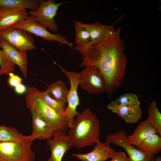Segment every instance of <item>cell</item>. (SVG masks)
<instances>
[{"label": "cell", "instance_id": "obj_7", "mask_svg": "<svg viewBox=\"0 0 161 161\" xmlns=\"http://www.w3.org/2000/svg\"><path fill=\"white\" fill-rule=\"evenodd\" d=\"M58 66L70 81V88L69 90L67 100L68 105L64 112L67 119L69 127L70 128L74 123V117L80 114L76 110L77 106L79 104L77 90L80 82V72L68 71L62 66L58 65Z\"/></svg>", "mask_w": 161, "mask_h": 161}, {"label": "cell", "instance_id": "obj_15", "mask_svg": "<svg viewBox=\"0 0 161 161\" xmlns=\"http://www.w3.org/2000/svg\"><path fill=\"white\" fill-rule=\"evenodd\" d=\"M110 110L117 114L126 122L129 124L137 122L142 115V110L139 101L113 108Z\"/></svg>", "mask_w": 161, "mask_h": 161}, {"label": "cell", "instance_id": "obj_26", "mask_svg": "<svg viewBox=\"0 0 161 161\" xmlns=\"http://www.w3.org/2000/svg\"><path fill=\"white\" fill-rule=\"evenodd\" d=\"M39 94L44 101L49 106L58 111L65 112L66 108L65 103L51 97L46 90L44 92L40 91Z\"/></svg>", "mask_w": 161, "mask_h": 161}, {"label": "cell", "instance_id": "obj_10", "mask_svg": "<svg viewBox=\"0 0 161 161\" xmlns=\"http://www.w3.org/2000/svg\"><path fill=\"white\" fill-rule=\"evenodd\" d=\"M127 134L123 130L106 136L107 141L110 144L120 146L126 151L129 161H149L155 157L154 155L143 152L127 142Z\"/></svg>", "mask_w": 161, "mask_h": 161}, {"label": "cell", "instance_id": "obj_21", "mask_svg": "<svg viewBox=\"0 0 161 161\" xmlns=\"http://www.w3.org/2000/svg\"><path fill=\"white\" fill-rule=\"evenodd\" d=\"M46 90L52 98L65 103L67 102L69 90L66 83L61 81L47 85Z\"/></svg>", "mask_w": 161, "mask_h": 161}, {"label": "cell", "instance_id": "obj_12", "mask_svg": "<svg viewBox=\"0 0 161 161\" xmlns=\"http://www.w3.org/2000/svg\"><path fill=\"white\" fill-rule=\"evenodd\" d=\"M0 48L10 61L20 68L24 78L27 76V63L26 51L20 50L0 37Z\"/></svg>", "mask_w": 161, "mask_h": 161}, {"label": "cell", "instance_id": "obj_20", "mask_svg": "<svg viewBox=\"0 0 161 161\" xmlns=\"http://www.w3.org/2000/svg\"><path fill=\"white\" fill-rule=\"evenodd\" d=\"M40 0H0V8L4 9L23 8L36 10Z\"/></svg>", "mask_w": 161, "mask_h": 161}, {"label": "cell", "instance_id": "obj_18", "mask_svg": "<svg viewBox=\"0 0 161 161\" xmlns=\"http://www.w3.org/2000/svg\"><path fill=\"white\" fill-rule=\"evenodd\" d=\"M80 23L89 32L93 45L103 41L115 30L112 25H105L98 21L92 24H86L81 22Z\"/></svg>", "mask_w": 161, "mask_h": 161}, {"label": "cell", "instance_id": "obj_4", "mask_svg": "<svg viewBox=\"0 0 161 161\" xmlns=\"http://www.w3.org/2000/svg\"><path fill=\"white\" fill-rule=\"evenodd\" d=\"M30 135L17 142L0 143V161H35Z\"/></svg>", "mask_w": 161, "mask_h": 161}, {"label": "cell", "instance_id": "obj_6", "mask_svg": "<svg viewBox=\"0 0 161 161\" xmlns=\"http://www.w3.org/2000/svg\"><path fill=\"white\" fill-rule=\"evenodd\" d=\"M11 27L24 30L44 40L50 41H57L61 44L66 45L72 48L74 43L68 41L65 37L60 33H51L47 28L37 22L32 16H28L24 20Z\"/></svg>", "mask_w": 161, "mask_h": 161}, {"label": "cell", "instance_id": "obj_27", "mask_svg": "<svg viewBox=\"0 0 161 161\" xmlns=\"http://www.w3.org/2000/svg\"><path fill=\"white\" fill-rule=\"evenodd\" d=\"M0 76L9 75L15 70V65L7 57L4 51L0 49Z\"/></svg>", "mask_w": 161, "mask_h": 161}, {"label": "cell", "instance_id": "obj_17", "mask_svg": "<svg viewBox=\"0 0 161 161\" xmlns=\"http://www.w3.org/2000/svg\"><path fill=\"white\" fill-rule=\"evenodd\" d=\"M0 30L11 27L24 20L28 16L26 9H0Z\"/></svg>", "mask_w": 161, "mask_h": 161}, {"label": "cell", "instance_id": "obj_3", "mask_svg": "<svg viewBox=\"0 0 161 161\" xmlns=\"http://www.w3.org/2000/svg\"><path fill=\"white\" fill-rule=\"evenodd\" d=\"M39 91L34 87H27L25 100L27 108L33 109L54 131L65 132L69 127L65 112L58 111L47 104L40 95Z\"/></svg>", "mask_w": 161, "mask_h": 161}, {"label": "cell", "instance_id": "obj_29", "mask_svg": "<svg viewBox=\"0 0 161 161\" xmlns=\"http://www.w3.org/2000/svg\"><path fill=\"white\" fill-rule=\"evenodd\" d=\"M110 161H129L125 153L122 151L115 152Z\"/></svg>", "mask_w": 161, "mask_h": 161}, {"label": "cell", "instance_id": "obj_32", "mask_svg": "<svg viewBox=\"0 0 161 161\" xmlns=\"http://www.w3.org/2000/svg\"><path fill=\"white\" fill-rule=\"evenodd\" d=\"M1 16H0V18H1Z\"/></svg>", "mask_w": 161, "mask_h": 161}, {"label": "cell", "instance_id": "obj_8", "mask_svg": "<svg viewBox=\"0 0 161 161\" xmlns=\"http://www.w3.org/2000/svg\"><path fill=\"white\" fill-rule=\"evenodd\" d=\"M80 72L79 85L84 91L90 94H100L106 92V84L104 76L94 66L86 67Z\"/></svg>", "mask_w": 161, "mask_h": 161}, {"label": "cell", "instance_id": "obj_5", "mask_svg": "<svg viewBox=\"0 0 161 161\" xmlns=\"http://www.w3.org/2000/svg\"><path fill=\"white\" fill-rule=\"evenodd\" d=\"M65 3L63 2L56 3L55 0H40L38 9L36 10H30L28 13L44 27L55 32L58 28L54 17L57 15L59 7Z\"/></svg>", "mask_w": 161, "mask_h": 161}, {"label": "cell", "instance_id": "obj_11", "mask_svg": "<svg viewBox=\"0 0 161 161\" xmlns=\"http://www.w3.org/2000/svg\"><path fill=\"white\" fill-rule=\"evenodd\" d=\"M47 144L51 151L50 158L47 161H62L65 153L74 147L73 143L65 132L54 131Z\"/></svg>", "mask_w": 161, "mask_h": 161}, {"label": "cell", "instance_id": "obj_13", "mask_svg": "<svg viewBox=\"0 0 161 161\" xmlns=\"http://www.w3.org/2000/svg\"><path fill=\"white\" fill-rule=\"evenodd\" d=\"M108 142L96 143L91 151L84 154H74L72 155L81 161H105L111 158L115 150Z\"/></svg>", "mask_w": 161, "mask_h": 161}, {"label": "cell", "instance_id": "obj_24", "mask_svg": "<svg viewBox=\"0 0 161 161\" xmlns=\"http://www.w3.org/2000/svg\"><path fill=\"white\" fill-rule=\"evenodd\" d=\"M148 112L147 118L149 122L161 136V113L157 108L155 100L151 102L148 107Z\"/></svg>", "mask_w": 161, "mask_h": 161}, {"label": "cell", "instance_id": "obj_28", "mask_svg": "<svg viewBox=\"0 0 161 161\" xmlns=\"http://www.w3.org/2000/svg\"><path fill=\"white\" fill-rule=\"evenodd\" d=\"M10 77L8 79V82L11 86L15 87L21 83L22 79L19 76L14 75L12 72L9 75Z\"/></svg>", "mask_w": 161, "mask_h": 161}, {"label": "cell", "instance_id": "obj_25", "mask_svg": "<svg viewBox=\"0 0 161 161\" xmlns=\"http://www.w3.org/2000/svg\"><path fill=\"white\" fill-rule=\"evenodd\" d=\"M138 101L139 98L137 95L131 93H126L120 95L110 103L107 106V108L110 110L126 104L136 103Z\"/></svg>", "mask_w": 161, "mask_h": 161}, {"label": "cell", "instance_id": "obj_31", "mask_svg": "<svg viewBox=\"0 0 161 161\" xmlns=\"http://www.w3.org/2000/svg\"><path fill=\"white\" fill-rule=\"evenodd\" d=\"M149 161H161V157L160 156H158L155 159L154 158L151 159Z\"/></svg>", "mask_w": 161, "mask_h": 161}, {"label": "cell", "instance_id": "obj_1", "mask_svg": "<svg viewBox=\"0 0 161 161\" xmlns=\"http://www.w3.org/2000/svg\"><path fill=\"white\" fill-rule=\"evenodd\" d=\"M121 31L118 28L100 42L78 51L83 57L80 67L94 66L100 71L105 81L106 92L110 99L122 84L127 63Z\"/></svg>", "mask_w": 161, "mask_h": 161}, {"label": "cell", "instance_id": "obj_22", "mask_svg": "<svg viewBox=\"0 0 161 161\" xmlns=\"http://www.w3.org/2000/svg\"><path fill=\"white\" fill-rule=\"evenodd\" d=\"M141 151L154 155L161 151V137L157 134L151 135L145 139L137 148Z\"/></svg>", "mask_w": 161, "mask_h": 161}, {"label": "cell", "instance_id": "obj_23", "mask_svg": "<svg viewBox=\"0 0 161 161\" xmlns=\"http://www.w3.org/2000/svg\"><path fill=\"white\" fill-rule=\"evenodd\" d=\"M28 136L23 135L14 127L0 126V143L18 141Z\"/></svg>", "mask_w": 161, "mask_h": 161}, {"label": "cell", "instance_id": "obj_16", "mask_svg": "<svg viewBox=\"0 0 161 161\" xmlns=\"http://www.w3.org/2000/svg\"><path fill=\"white\" fill-rule=\"evenodd\" d=\"M157 134H158L157 131L147 118L139 124L132 134L127 135L126 138L129 143L137 148L147 137Z\"/></svg>", "mask_w": 161, "mask_h": 161}, {"label": "cell", "instance_id": "obj_2", "mask_svg": "<svg viewBox=\"0 0 161 161\" xmlns=\"http://www.w3.org/2000/svg\"><path fill=\"white\" fill-rule=\"evenodd\" d=\"M100 131L99 120L88 108L74 119L68 135L74 147L80 148L100 142Z\"/></svg>", "mask_w": 161, "mask_h": 161}, {"label": "cell", "instance_id": "obj_14", "mask_svg": "<svg viewBox=\"0 0 161 161\" xmlns=\"http://www.w3.org/2000/svg\"><path fill=\"white\" fill-rule=\"evenodd\" d=\"M32 117V131L30 140H50L54 132L52 127L41 118L32 109H29Z\"/></svg>", "mask_w": 161, "mask_h": 161}, {"label": "cell", "instance_id": "obj_30", "mask_svg": "<svg viewBox=\"0 0 161 161\" xmlns=\"http://www.w3.org/2000/svg\"><path fill=\"white\" fill-rule=\"evenodd\" d=\"M26 89L27 87L21 83L15 87V92L19 95H21L25 93Z\"/></svg>", "mask_w": 161, "mask_h": 161}, {"label": "cell", "instance_id": "obj_9", "mask_svg": "<svg viewBox=\"0 0 161 161\" xmlns=\"http://www.w3.org/2000/svg\"><path fill=\"white\" fill-rule=\"evenodd\" d=\"M0 37L21 51H30L36 49L32 34L24 30L10 27L0 30Z\"/></svg>", "mask_w": 161, "mask_h": 161}, {"label": "cell", "instance_id": "obj_19", "mask_svg": "<svg viewBox=\"0 0 161 161\" xmlns=\"http://www.w3.org/2000/svg\"><path fill=\"white\" fill-rule=\"evenodd\" d=\"M75 41L76 45L75 49L77 51L86 49L91 47L92 42L88 30L80 24V21H75Z\"/></svg>", "mask_w": 161, "mask_h": 161}]
</instances>
